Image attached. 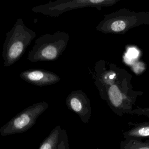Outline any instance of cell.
<instances>
[{
    "label": "cell",
    "mask_w": 149,
    "mask_h": 149,
    "mask_svg": "<svg viewBox=\"0 0 149 149\" xmlns=\"http://www.w3.org/2000/svg\"><path fill=\"white\" fill-rule=\"evenodd\" d=\"M132 78L125 69L105 60L100 59L94 65L93 79L100 96L119 116L129 114L143 94L134 90Z\"/></svg>",
    "instance_id": "1"
},
{
    "label": "cell",
    "mask_w": 149,
    "mask_h": 149,
    "mask_svg": "<svg viewBox=\"0 0 149 149\" xmlns=\"http://www.w3.org/2000/svg\"><path fill=\"white\" fill-rule=\"evenodd\" d=\"M141 25H149L148 12L121 8L105 15L95 29L104 34H124L129 30Z\"/></svg>",
    "instance_id": "2"
},
{
    "label": "cell",
    "mask_w": 149,
    "mask_h": 149,
    "mask_svg": "<svg viewBox=\"0 0 149 149\" xmlns=\"http://www.w3.org/2000/svg\"><path fill=\"white\" fill-rule=\"evenodd\" d=\"M36 36L35 31L28 28L22 18L17 19L6 34L2 52L4 66H12L19 61Z\"/></svg>",
    "instance_id": "3"
},
{
    "label": "cell",
    "mask_w": 149,
    "mask_h": 149,
    "mask_svg": "<svg viewBox=\"0 0 149 149\" xmlns=\"http://www.w3.org/2000/svg\"><path fill=\"white\" fill-rule=\"evenodd\" d=\"M69 40V35L65 31L45 33L36 40L27 59L31 62L56 61L66 48Z\"/></svg>",
    "instance_id": "4"
},
{
    "label": "cell",
    "mask_w": 149,
    "mask_h": 149,
    "mask_svg": "<svg viewBox=\"0 0 149 149\" xmlns=\"http://www.w3.org/2000/svg\"><path fill=\"white\" fill-rule=\"evenodd\" d=\"M119 0H56L33 7L31 10L51 17H56L65 12L84 8H95L101 10L103 7L113 6Z\"/></svg>",
    "instance_id": "5"
},
{
    "label": "cell",
    "mask_w": 149,
    "mask_h": 149,
    "mask_svg": "<svg viewBox=\"0 0 149 149\" xmlns=\"http://www.w3.org/2000/svg\"><path fill=\"white\" fill-rule=\"evenodd\" d=\"M48 106L47 102L42 101L24 108L0 128L1 134L5 136L26 132L36 123Z\"/></svg>",
    "instance_id": "6"
},
{
    "label": "cell",
    "mask_w": 149,
    "mask_h": 149,
    "mask_svg": "<svg viewBox=\"0 0 149 149\" xmlns=\"http://www.w3.org/2000/svg\"><path fill=\"white\" fill-rule=\"evenodd\" d=\"M65 104L68 108L75 112L83 123H88L91 115V104L83 91L77 90L72 91L67 96Z\"/></svg>",
    "instance_id": "7"
},
{
    "label": "cell",
    "mask_w": 149,
    "mask_h": 149,
    "mask_svg": "<svg viewBox=\"0 0 149 149\" xmlns=\"http://www.w3.org/2000/svg\"><path fill=\"white\" fill-rule=\"evenodd\" d=\"M20 77L26 82L37 86H45L55 84L61 80L56 73L41 69H31L23 71Z\"/></svg>",
    "instance_id": "8"
},
{
    "label": "cell",
    "mask_w": 149,
    "mask_h": 149,
    "mask_svg": "<svg viewBox=\"0 0 149 149\" xmlns=\"http://www.w3.org/2000/svg\"><path fill=\"white\" fill-rule=\"evenodd\" d=\"M38 149H69L66 130L56 126L42 141Z\"/></svg>",
    "instance_id": "9"
},
{
    "label": "cell",
    "mask_w": 149,
    "mask_h": 149,
    "mask_svg": "<svg viewBox=\"0 0 149 149\" xmlns=\"http://www.w3.org/2000/svg\"><path fill=\"white\" fill-rule=\"evenodd\" d=\"M133 127L123 133L125 139L141 140L149 138V121L132 124Z\"/></svg>",
    "instance_id": "10"
},
{
    "label": "cell",
    "mask_w": 149,
    "mask_h": 149,
    "mask_svg": "<svg viewBox=\"0 0 149 149\" xmlns=\"http://www.w3.org/2000/svg\"><path fill=\"white\" fill-rule=\"evenodd\" d=\"M120 149H149V140L125 139L120 143Z\"/></svg>",
    "instance_id": "11"
},
{
    "label": "cell",
    "mask_w": 149,
    "mask_h": 149,
    "mask_svg": "<svg viewBox=\"0 0 149 149\" xmlns=\"http://www.w3.org/2000/svg\"><path fill=\"white\" fill-rule=\"evenodd\" d=\"M130 115L137 116L144 115L149 118V107H136L134 108L130 113Z\"/></svg>",
    "instance_id": "12"
}]
</instances>
